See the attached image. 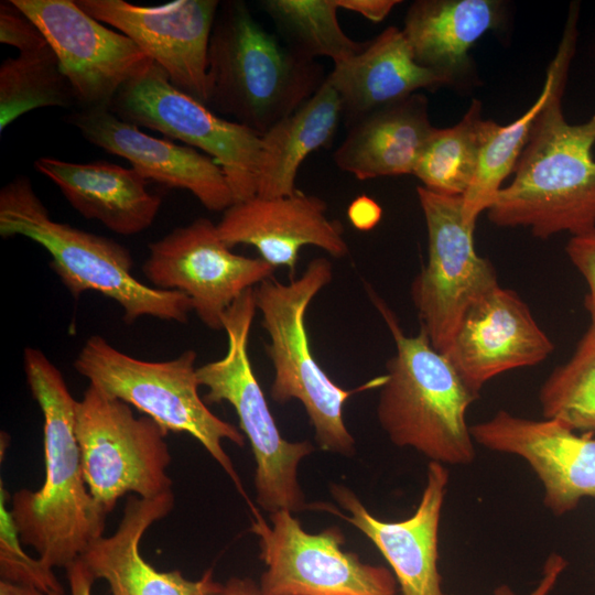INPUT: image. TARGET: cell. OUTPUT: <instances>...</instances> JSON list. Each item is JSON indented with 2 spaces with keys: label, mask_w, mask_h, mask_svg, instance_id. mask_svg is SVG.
<instances>
[{
  "label": "cell",
  "mask_w": 595,
  "mask_h": 595,
  "mask_svg": "<svg viewBox=\"0 0 595 595\" xmlns=\"http://www.w3.org/2000/svg\"><path fill=\"white\" fill-rule=\"evenodd\" d=\"M251 530L259 538L262 595H396L397 582L383 566L366 564L343 551L345 537L329 527L313 534L290 511L270 513L269 526L255 511Z\"/></svg>",
  "instance_id": "12"
},
{
  "label": "cell",
  "mask_w": 595,
  "mask_h": 595,
  "mask_svg": "<svg viewBox=\"0 0 595 595\" xmlns=\"http://www.w3.org/2000/svg\"><path fill=\"white\" fill-rule=\"evenodd\" d=\"M338 9L348 10L378 23L385 20L391 10L401 3L398 0H335Z\"/></svg>",
  "instance_id": "37"
},
{
  "label": "cell",
  "mask_w": 595,
  "mask_h": 595,
  "mask_svg": "<svg viewBox=\"0 0 595 595\" xmlns=\"http://www.w3.org/2000/svg\"><path fill=\"white\" fill-rule=\"evenodd\" d=\"M44 34L83 109L109 108L152 60L127 35L104 26L72 0H11Z\"/></svg>",
  "instance_id": "14"
},
{
  "label": "cell",
  "mask_w": 595,
  "mask_h": 595,
  "mask_svg": "<svg viewBox=\"0 0 595 595\" xmlns=\"http://www.w3.org/2000/svg\"><path fill=\"white\" fill-rule=\"evenodd\" d=\"M89 15L131 39L181 91L206 105L207 53L218 0L140 6L125 0H76Z\"/></svg>",
  "instance_id": "15"
},
{
  "label": "cell",
  "mask_w": 595,
  "mask_h": 595,
  "mask_svg": "<svg viewBox=\"0 0 595 595\" xmlns=\"http://www.w3.org/2000/svg\"><path fill=\"white\" fill-rule=\"evenodd\" d=\"M539 401L544 419L595 434V326L589 325L570 360L548 377Z\"/></svg>",
  "instance_id": "31"
},
{
  "label": "cell",
  "mask_w": 595,
  "mask_h": 595,
  "mask_svg": "<svg viewBox=\"0 0 595 595\" xmlns=\"http://www.w3.org/2000/svg\"><path fill=\"white\" fill-rule=\"evenodd\" d=\"M333 279L332 262L318 257L289 283L269 278L255 288L261 326L269 335L266 350L273 365L271 398L278 403L299 400L323 451L351 456L355 439L344 422V405L357 391L381 387L386 376L346 390L335 383L312 354L306 329V311L316 294Z\"/></svg>",
  "instance_id": "6"
},
{
  "label": "cell",
  "mask_w": 595,
  "mask_h": 595,
  "mask_svg": "<svg viewBox=\"0 0 595 595\" xmlns=\"http://www.w3.org/2000/svg\"><path fill=\"white\" fill-rule=\"evenodd\" d=\"M196 351L187 349L173 359L147 361L93 335L74 360L75 370L106 394L119 399L156 422L165 432L187 433L196 439L242 487L221 441L245 445V435L215 415L199 397Z\"/></svg>",
  "instance_id": "7"
},
{
  "label": "cell",
  "mask_w": 595,
  "mask_h": 595,
  "mask_svg": "<svg viewBox=\"0 0 595 595\" xmlns=\"http://www.w3.org/2000/svg\"><path fill=\"white\" fill-rule=\"evenodd\" d=\"M0 235L26 237L43 247L50 267L74 298L86 291L101 293L122 307L126 324L144 316L185 323L193 310L186 294L139 281L125 246L54 220L26 176L13 178L0 191Z\"/></svg>",
  "instance_id": "5"
},
{
  "label": "cell",
  "mask_w": 595,
  "mask_h": 595,
  "mask_svg": "<svg viewBox=\"0 0 595 595\" xmlns=\"http://www.w3.org/2000/svg\"><path fill=\"white\" fill-rule=\"evenodd\" d=\"M216 228L229 248L253 246L274 268H289L291 279L304 246L317 247L335 258L349 252L343 225L327 217L325 201L300 190L286 196L256 195L234 203Z\"/></svg>",
  "instance_id": "18"
},
{
  "label": "cell",
  "mask_w": 595,
  "mask_h": 595,
  "mask_svg": "<svg viewBox=\"0 0 595 595\" xmlns=\"http://www.w3.org/2000/svg\"><path fill=\"white\" fill-rule=\"evenodd\" d=\"M77 104L50 45L0 65V132L22 115L42 107H71Z\"/></svg>",
  "instance_id": "30"
},
{
  "label": "cell",
  "mask_w": 595,
  "mask_h": 595,
  "mask_svg": "<svg viewBox=\"0 0 595 595\" xmlns=\"http://www.w3.org/2000/svg\"><path fill=\"white\" fill-rule=\"evenodd\" d=\"M482 108V102L474 99L456 125L434 128L412 172L421 186L446 196H463L467 192L482 150L497 126L483 118Z\"/></svg>",
  "instance_id": "27"
},
{
  "label": "cell",
  "mask_w": 595,
  "mask_h": 595,
  "mask_svg": "<svg viewBox=\"0 0 595 595\" xmlns=\"http://www.w3.org/2000/svg\"><path fill=\"white\" fill-rule=\"evenodd\" d=\"M75 434L86 485L108 515L128 493L154 498L172 491L165 432L149 416L89 385L75 407Z\"/></svg>",
  "instance_id": "9"
},
{
  "label": "cell",
  "mask_w": 595,
  "mask_h": 595,
  "mask_svg": "<svg viewBox=\"0 0 595 595\" xmlns=\"http://www.w3.org/2000/svg\"><path fill=\"white\" fill-rule=\"evenodd\" d=\"M566 565L567 562L562 555L558 553L549 555L543 565L542 576L530 595H549ZM493 595H515V593L510 587L501 585L494 591Z\"/></svg>",
  "instance_id": "36"
},
{
  "label": "cell",
  "mask_w": 595,
  "mask_h": 595,
  "mask_svg": "<svg viewBox=\"0 0 595 595\" xmlns=\"http://www.w3.org/2000/svg\"><path fill=\"white\" fill-rule=\"evenodd\" d=\"M8 493L1 485L0 502V575L1 580L36 587L46 595H64L65 591L42 560L28 555L22 547L11 512L7 509Z\"/></svg>",
  "instance_id": "32"
},
{
  "label": "cell",
  "mask_w": 595,
  "mask_h": 595,
  "mask_svg": "<svg viewBox=\"0 0 595 595\" xmlns=\"http://www.w3.org/2000/svg\"><path fill=\"white\" fill-rule=\"evenodd\" d=\"M448 470L437 462L428 465L426 484L415 512L402 521L374 517L346 486L332 484L331 494L349 516L337 513L378 548L393 570L403 595H445L437 569L441 510Z\"/></svg>",
  "instance_id": "20"
},
{
  "label": "cell",
  "mask_w": 595,
  "mask_h": 595,
  "mask_svg": "<svg viewBox=\"0 0 595 595\" xmlns=\"http://www.w3.org/2000/svg\"><path fill=\"white\" fill-rule=\"evenodd\" d=\"M0 42L20 53L34 52L48 45L35 22L11 0L0 3Z\"/></svg>",
  "instance_id": "33"
},
{
  "label": "cell",
  "mask_w": 595,
  "mask_h": 595,
  "mask_svg": "<svg viewBox=\"0 0 595 595\" xmlns=\"http://www.w3.org/2000/svg\"><path fill=\"white\" fill-rule=\"evenodd\" d=\"M474 442L523 458L542 483L544 506L555 516L595 498V437L562 423L516 416L505 410L470 426Z\"/></svg>",
  "instance_id": "16"
},
{
  "label": "cell",
  "mask_w": 595,
  "mask_h": 595,
  "mask_svg": "<svg viewBox=\"0 0 595 595\" xmlns=\"http://www.w3.org/2000/svg\"><path fill=\"white\" fill-rule=\"evenodd\" d=\"M350 224L358 230L367 231L377 226L382 216L380 205L367 195L357 196L347 208Z\"/></svg>",
  "instance_id": "35"
},
{
  "label": "cell",
  "mask_w": 595,
  "mask_h": 595,
  "mask_svg": "<svg viewBox=\"0 0 595 595\" xmlns=\"http://www.w3.org/2000/svg\"><path fill=\"white\" fill-rule=\"evenodd\" d=\"M71 121L87 141L126 159L147 181L186 190L212 212H225L234 204L221 167L205 153L149 136L109 108L82 109Z\"/></svg>",
  "instance_id": "19"
},
{
  "label": "cell",
  "mask_w": 595,
  "mask_h": 595,
  "mask_svg": "<svg viewBox=\"0 0 595 595\" xmlns=\"http://www.w3.org/2000/svg\"><path fill=\"white\" fill-rule=\"evenodd\" d=\"M110 110L210 156L221 167L234 203L256 196L261 136L174 87L153 61L120 88Z\"/></svg>",
  "instance_id": "10"
},
{
  "label": "cell",
  "mask_w": 595,
  "mask_h": 595,
  "mask_svg": "<svg viewBox=\"0 0 595 595\" xmlns=\"http://www.w3.org/2000/svg\"><path fill=\"white\" fill-rule=\"evenodd\" d=\"M369 295L396 345L377 405L381 428L393 444L412 447L431 462L470 464L476 452L466 412L479 394L433 348L422 327L405 335L383 300L371 290Z\"/></svg>",
  "instance_id": "4"
},
{
  "label": "cell",
  "mask_w": 595,
  "mask_h": 595,
  "mask_svg": "<svg viewBox=\"0 0 595 595\" xmlns=\"http://www.w3.org/2000/svg\"><path fill=\"white\" fill-rule=\"evenodd\" d=\"M553 350L528 305L515 291L498 285L468 310L444 356L479 394L497 375L534 366Z\"/></svg>",
  "instance_id": "17"
},
{
  "label": "cell",
  "mask_w": 595,
  "mask_h": 595,
  "mask_svg": "<svg viewBox=\"0 0 595 595\" xmlns=\"http://www.w3.org/2000/svg\"><path fill=\"white\" fill-rule=\"evenodd\" d=\"M66 575L71 595H91L96 580L80 559L66 567Z\"/></svg>",
  "instance_id": "38"
},
{
  "label": "cell",
  "mask_w": 595,
  "mask_h": 595,
  "mask_svg": "<svg viewBox=\"0 0 595 595\" xmlns=\"http://www.w3.org/2000/svg\"><path fill=\"white\" fill-rule=\"evenodd\" d=\"M580 4L571 3L561 40L564 56L553 90L534 121L513 170L488 208L498 227H527L548 239L595 229V113L585 122L569 123L562 108L567 75L577 42Z\"/></svg>",
  "instance_id": "1"
},
{
  "label": "cell",
  "mask_w": 595,
  "mask_h": 595,
  "mask_svg": "<svg viewBox=\"0 0 595 595\" xmlns=\"http://www.w3.org/2000/svg\"><path fill=\"white\" fill-rule=\"evenodd\" d=\"M142 272L154 288L178 291L193 303L202 323L223 329V315L247 290L272 278L262 258L236 255L219 237L216 224L201 217L149 244Z\"/></svg>",
  "instance_id": "13"
},
{
  "label": "cell",
  "mask_w": 595,
  "mask_h": 595,
  "mask_svg": "<svg viewBox=\"0 0 595 595\" xmlns=\"http://www.w3.org/2000/svg\"><path fill=\"white\" fill-rule=\"evenodd\" d=\"M0 595H46L36 587L13 583L7 580L0 581Z\"/></svg>",
  "instance_id": "40"
},
{
  "label": "cell",
  "mask_w": 595,
  "mask_h": 595,
  "mask_svg": "<svg viewBox=\"0 0 595 595\" xmlns=\"http://www.w3.org/2000/svg\"><path fill=\"white\" fill-rule=\"evenodd\" d=\"M564 56L561 40L548 65L542 89L534 102L516 120L506 126L497 123L487 139L480 154L476 175L463 197V220L476 227L478 216L494 204L501 183L513 173L518 159L524 149L532 126L545 106L556 80Z\"/></svg>",
  "instance_id": "28"
},
{
  "label": "cell",
  "mask_w": 595,
  "mask_h": 595,
  "mask_svg": "<svg viewBox=\"0 0 595 595\" xmlns=\"http://www.w3.org/2000/svg\"><path fill=\"white\" fill-rule=\"evenodd\" d=\"M324 69L266 30L246 2L219 4L207 53L206 106L262 136L311 98Z\"/></svg>",
  "instance_id": "3"
},
{
  "label": "cell",
  "mask_w": 595,
  "mask_h": 595,
  "mask_svg": "<svg viewBox=\"0 0 595 595\" xmlns=\"http://www.w3.org/2000/svg\"><path fill=\"white\" fill-rule=\"evenodd\" d=\"M216 595H262L260 587L249 578L231 577Z\"/></svg>",
  "instance_id": "39"
},
{
  "label": "cell",
  "mask_w": 595,
  "mask_h": 595,
  "mask_svg": "<svg viewBox=\"0 0 595 595\" xmlns=\"http://www.w3.org/2000/svg\"><path fill=\"white\" fill-rule=\"evenodd\" d=\"M565 250L588 285L585 307L591 317V325L595 326V229L572 236Z\"/></svg>",
  "instance_id": "34"
},
{
  "label": "cell",
  "mask_w": 595,
  "mask_h": 595,
  "mask_svg": "<svg viewBox=\"0 0 595 595\" xmlns=\"http://www.w3.org/2000/svg\"><path fill=\"white\" fill-rule=\"evenodd\" d=\"M504 17L499 0H416L407 10L402 32L420 65L458 86L472 77V46L499 28Z\"/></svg>",
  "instance_id": "25"
},
{
  "label": "cell",
  "mask_w": 595,
  "mask_h": 595,
  "mask_svg": "<svg viewBox=\"0 0 595 595\" xmlns=\"http://www.w3.org/2000/svg\"><path fill=\"white\" fill-rule=\"evenodd\" d=\"M285 44L310 60L327 57L334 64L360 53L368 41L349 37L340 28L335 0H262Z\"/></svg>",
  "instance_id": "29"
},
{
  "label": "cell",
  "mask_w": 595,
  "mask_h": 595,
  "mask_svg": "<svg viewBox=\"0 0 595 595\" xmlns=\"http://www.w3.org/2000/svg\"><path fill=\"white\" fill-rule=\"evenodd\" d=\"M30 391L44 419L45 479L35 491L11 498V516L22 544L51 567L66 569L102 537L107 513L84 479L75 434V400L60 369L37 348L23 351Z\"/></svg>",
  "instance_id": "2"
},
{
  "label": "cell",
  "mask_w": 595,
  "mask_h": 595,
  "mask_svg": "<svg viewBox=\"0 0 595 595\" xmlns=\"http://www.w3.org/2000/svg\"><path fill=\"white\" fill-rule=\"evenodd\" d=\"M326 80L342 100L347 126L420 89L448 86L442 76L415 61L402 29L392 25L354 57L334 64Z\"/></svg>",
  "instance_id": "24"
},
{
  "label": "cell",
  "mask_w": 595,
  "mask_h": 595,
  "mask_svg": "<svg viewBox=\"0 0 595 595\" xmlns=\"http://www.w3.org/2000/svg\"><path fill=\"white\" fill-rule=\"evenodd\" d=\"M343 113L338 94L325 79L311 98L263 133L256 195L293 194L303 161L333 141Z\"/></svg>",
  "instance_id": "26"
},
{
  "label": "cell",
  "mask_w": 595,
  "mask_h": 595,
  "mask_svg": "<svg viewBox=\"0 0 595 595\" xmlns=\"http://www.w3.org/2000/svg\"><path fill=\"white\" fill-rule=\"evenodd\" d=\"M173 491L154 498L129 495L122 519L110 537L96 539L80 555L95 580H105L108 595H216L223 584L212 570L198 580H187L175 570H155L140 553V541L149 527L173 509Z\"/></svg>",
  "instance_id": "21"
},
{
  "label": "cell",
  "mask_w": 595,
  "mask_h": 595,
  "mask_svg": "<svg viewBox=\"0 0 595 595\" xmlns=\"http://www.w3.org/2000/svg\"><path fill=\"white\" fill-rule=\"evenodd\" d=\"M428 230V262L411 288L422 327L445 355L468 310L497 288L491 262L474 247V230L463 220V197L416 187Z\"/></svg>",
  "instance_id": "11"
},
{
  "label": "cell",
  "mask_w": 595,
  "mask_h": 595,
  "mask_svg": "<svg viewBox=\"0 0 595 595\" xmlns=\"http://www.w3.org/2000/svg\"><path fill=\"white\" fill-rule=\"evenodd\" d=\"M257 312L255 289L244 292L223 315L227 351L197 367V379L207 388L206 404L228 402L235 409L240 429L249 440L256 459V500L270 513L305 509L298 480L300 462L314 447L309 441L289 442L282 437L256 378L248 355V340Z\"/></svg>",
  "instance_id": "8"
},
{
  "label": "cell",
  "mask_w": 595,
  "mask_h": 595,
  "mask_svg": "<svg viewBox=\"0 0 595 595\" xmlns=\"http://www.w3.org/2000/svg\"><path fill=\"white\" fill-rule=\"evenodd\" d=\"M333 153L335 165L359 181L412 174L434 130L429 100L415 93L353 121Z\"/></svg>",
  "instance_id": "23"
},
{
  "label": "cell",
  "mask_w": 595,
  "mask_h": 595,
  "mask_svg": "<svg viewBox=\"0 0 595 595\" xmlns=\"http://www.w3.org/2000/svg\"><path fill=\"white\" fill-rule=\"evenodd\" d=\"M36 171L51 180L66 201L87 219L113 232L137 235L154 221L161 197L151 194L147 180L132 167L105 161L74 163L42 156Z\"/></svg>",
  "instance_id": "22"
}]
</instances>
